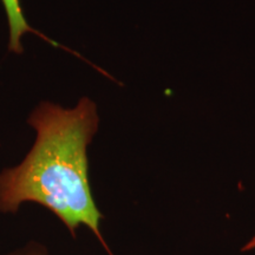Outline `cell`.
Wrapping results in <instances>:
<instances>
[{
    "instance_id": "cell-1",
    "label": "cell",
    "mask_w": 255,
    "mask_h": 255,
    "mask_svg": "<svg viewBox=\"0 0 255 255\" xmlns=\"http://www.w3.org/2000/svg\"><path fill=\"white\" fill-rule=\"evenodd\" d=\"M27 124L36 132L20 163L0 171V213L15 214L37 203L57 216L76 238L81 227L94 233L109 255L101 232L103 214L89 181L88 148L100 126L97 105L83 97L72 108L40 102Z\"/></svg>"
},
{
    "instance_id": "cell-3",
    "label": "cell",
    "mask_w": 255,
    "mask_h": 255,
    "mask_svg": "<svg viewBox=\"0 0 255 255\" xmlns=\"http://www.w3.org/2000/svg\"><path fill=\"white\" fill-rule=\"evenodd\" d=\"M255 248V235L253 238L251 239L250 241L247 242L246 245H245V247L242 248V252H247V251H251V250H254Z\"/></svg>"
},
{
    "instance_id": "cell-2",
    "label": "cell",
    "mask_w": 255,
    "mask_h": 255,
    "mask_svg": "<svg viewBox=\"0 0 255 255\" xmlns=\"http://www.w3.org/2000/svg\"><path fill=\"white\" fill-rule=\"evenodd\" d=\"M2 5H4L6 18H7V25H8V50L12 53H17L20 55L23 53V44H21V39L26 33H37V36L43 38L44 40L49 41L52 45L59 46L58 44L55 43L53 40L49 39V38L43 36L39 32L31 27L28 21L25 18L23 8H21L20 0H1Z\"/></svg>"
}]
</instances>
